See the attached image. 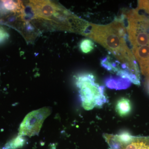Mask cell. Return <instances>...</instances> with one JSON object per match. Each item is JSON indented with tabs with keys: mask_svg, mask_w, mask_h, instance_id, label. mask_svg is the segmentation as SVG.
I'll return each instance as SVG.
<instances>
[{
	"mask_svg": "<svg viewBox=\"0 0 149 149\" xmlns=\"http://www.w3.org/2000/svg\"><path fill=\"white\" fill-rule=\"evenodd\" d=\"M84 36L106 49L121 65L123 69L133 78V84L140 85V70L138 63L129 48L123 15L107 24L89 23Z\"/></svg>",
	"mask_w": 149,
	"mask_h": 149,
	"instance_id": "cell-1",
	"label": "cell"
},
{
	"mask_svg": "<svg viewBox=\"0 0 149 149\" xmlns=\"http://www.w3.org/2000/svg\"><path fill=\"white\" fill-rule=\"evenodd\" d=\"M76 85L82 106L86 110L102 107L107 102L104 88L96 82L93 74L85 73L80 75L77 78Z\"/></svg>",
	"mask_w": 149,
	"mask_h": 149,
	"instance_id": "cell-2",
	"label": "cell"
},
{
	"mask_svg": "<svg viewBox=\"0 0 149 149\" xmlns=\"http://www.w3.org/2000/svg\"><path fill=\"white\" fill-rule=\"evenodd\" d=\"M123 15L127 22L125 28L132 48L149 45L148 17L137 8L126 11Z\"/></svg>",
	"mask_w": 149,
	"mask_h": 149,
	"instance_id": "cell-3",
	"label": "cell"
},
{
	"mask_svg": "<svg viewBox=\"0 0 149 149\" xmlns=\"http://www.w3.org/2000/svg\"><path fill=\"white\" fill-rule=\"evenodd\" d=\"M103 137L110 149H149V136H135L123 132L105 133Z\"/></svg>",
	"mask_w": 149,
	"mask_h": 149,
	"instance_id": "cell-4",
	"label": "cell"
},
{
	"mask_svg": "<svg viewBox=\"0 0 149 149\" xmlns=\"http://www.w3.org/2000/svg\"><path fill=\"white\" fill-rule=\"evenodd\" d=\"M131 51L139 64L141 73L149 82V45L132 48Z\"/></svg>",
	"mask_w": 149,
	"mask_h": 149,
	"instance_id": "cell-5",
	"label": "cell"
},
{
	"mask_svg": "<svg viewBox=\"0 0 149 149\" xmlns=\"http://www.w3.org/2000/svg\"><path fill=\"white\" fill-rule=\"evenodd\" d=\"M115 109L117 114L120 117H126L132 111L131 102L129 99L126 98L119 99L116 102Z\"/></svg>",
	"mask_w": 149,
	"mask_h": 149,
	"instance_id": "cell-6",
	"label": "cell"
},
{
	"mask_svg": "<svg viewBox=\"0 0 149 149\" xmlns=\"http://www.w3.org/2000/svg\"><path fill=\"white\" fill-rule=\"evenodd\" d=\"M131 82L130 80L121 77H110L106 80V84L108 88L116 90L125 89L128 88Z\"/></svg>",
	"mask_w": 149,
	"mask_h": 149,
	"instance_id": "cell-7",
	"label": "cell"
},
{
	"mask_svg": "<svg viewBox=\"0 0 149 149\" xmlns=\"http://www.w3.org/2000/svg\"><path fill=\"white\" fill-rule=\"evenodd\" d=\"M95 44L92 40L89 39H83L80 42V50L83 53L88 54L94 49Z\"/></svg>",
	"mask_w": 149,
	"mask_h": 149,
	"instance_id": "cell-8",
	"label": "cell"
},
{
	"mask_svg": "<svg viewBox=\"0 0 149 149\" xmlns=\"http://www.w3.org/2000/svg\"><path fill=\"white\" fill-rule=\"evenodd\" d=\"M137 8L149 17V1H139Z\"/></svg>",
	"mask_w": 149,
	"mask_h": 149,
	"instance_id": "cell-9",
	"label": "cell"
},
{
	"mask_svg": "<svg viewBox=\"0 0 149 149\" xmlns=\"http://www.w3.org/2000/svg\"><path fill=\"white\" fill-rule=\"evenodd\" d=\"M9 35L3 27L0 26V44L6 42L8 40Z\"/></svg>",
	"mask_w": 149,
	"mask_h": 149,
	"instance_id": "cell-10",
	"label": "cell"
},
{
	"mask_svg": "<svg viewBox=\"0 0 149 149\" xmlns=\"http://www.w3.org/2000/svg\"><path fill=\"white\" fill-rule=\"evenodd\" d=\"M148 86H149V82H148Z\"/></svg>",
	"mask_w": 149,
	"mask_h": 149,
	"instance_id": "cell-11",
	"label": "cell"
}]
</instances>
